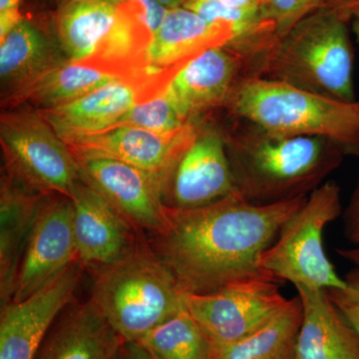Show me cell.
I'll return each mask as SVG.
<instances>
[{
    "label": "cell",
    "instance_id": "32",
    "mask_svg": "<svg viewBox=\"0 0 359 359\" xmlns=\"http://www.w3.org/2000/svg\"><path fill=\"white\" fill-rule=\"evenodd\" d=\"M323 7L339 13L349 23L354 18H359V0H325Z\"/></svg>",
    "mask_w": 359,
    "mask_h": 359
},
{
    "label": "cell",
    "instance_id": "13",
    "mask_svg": "<svg viewBox=\"0 0 359 359\" xmlns=\"http://www.w3.org/2000/svg\"><path fill=\"white\" fill-rule=\"evenodd\" d=\"M172 74L147 72L105 85L77 100L36 112L63 141L114 128L137 104L154 98L167 88Z\"/></svg>",
    "mask_w": 359,
    "mask_h": 359
},
{
    "label": "cell",
    "instance_id": "6",
    "mask_svg": "<svg viewBox=\"0 0 359 359\" xmlns=\"http://www.w3.org/2000/svg\"><path fill=\"white\" fill-rule=\"evenodd\" d=\"M55 39L68 60L126 76L144 70L152 34L138 18L108 0H60Z\"/></svg>",
    "mask_w": 359,
    "mask_h": 359
},
{
    "label": "cell",
    "instance_id": "11",
    "mask_svg": "<svg viewBox=\"0 0 359 359\" xmlns=\"http://www.w3.org/2000/svg\"><path fill=\"white\" fill-rule=\"evenodd\" d=\"M76 160L80 180L102 196L139 233L151 235L166 224L168 208L163 200L166 180L117 160Z\"/></svg>",
    "mask_w": 359,
    "mask_h": 359
},
{
    "label": "cell",
    "instance_id": "17",
    "mask_svg": "<svg viewBox=\"0 0 359 359\" xmlns=\"http://www.w3.org/2000/svg\"><path fill=\"white\" fill-rule=\"evenodd\" d=\"M73 230L78 259L92 271L111 266L139 245V233L81 180L73 188Z\"/></svg>",
    "mask_w": 359,
    "mask_h": 359
},
{
    "label": "cell",
    "instance_id": "21",
    "mask_svg": "<svg viewBox=\"0 0 359 359\" xmlns=\"http://www.w3.org/2000/svg\"><path fill=\"white\" fill-rule=\"evenodd\" d=\"M45 196L4 172L0 183V302L13 299L26 243Z\"/></svg>",
    "mask_w": 359,
    "mask_h": 359
},
{
    "label": "cell",
    "instance_id": "30",
    "mask_svg": "<svg viewBox=\"0 0 359 359\" xmlns=\"http://www.w3.org/2000/svg\"><path fill=\"white\" fill-rule=\"evenodd\" d=\"M344 236L349 243L359 245V179L344 212Z\"/></svg>",
    "mask_w": 359,
    "mask_h": 359
},
{
    "label": "cell",
    "instance_id": "26",
    "mask_svg": "<svg viewBox=\"0 0 359 359\" xmlns=\"http://www.w3.org/2000/svg\"><path fill=\"white\" fill-rule=\"evenodd\" d=\"M190 121L192 120L186 119L180 113L164 90L154 98L134 106L115 127H136L154 133L170 134L179 131Z\"/></svg>",
    "mask_w": 359,
    "mask_h": 359
},
{
    "label": "cell",
    "instance_id": "7",
    "mask_svg": "<svg viewBox=\"0 0 359 359\" xmlns=\"http://www.w3.org/2000/svg\"><path fill=\"white\" fill-rule=\"evenodd\" d=\"M341 214L340 187L328 180L283 224L275 242L262 255V271L276 282H290L294 287L316 290L346 287V280L337 273L323 245L325 228Z\"/></svg>",
    "mask_w": 359,
    "mask_h": 359
},
{
    "label": "cell",
    "instance_id": "36",
    "mask_svg": "<svg viewBox=\"0 0 359 359\" xmlns=\"http://www.w3.org/2000/svg\"><path fill=\"white\" fill-rule=\"evenodd\" d=\"M163 6L167 9L176 8V7L183 6L187 0H158Z\"/></svg>",
    "mask_w": 359,
    "mask_h": 359
},
{
    "label": "cell",
    "instance_id": "3",
    "mask_svg": "<svg viewBox=\"0 0 359 359\" xmlns=\"http://www.w3.org/2000/svg\"><path fill=\"white\" fill-rule=\"evenodd\" d=\"M348 25L332 9H318L257 52L252 75L347 102L355 101Z\"/></svg>",
    "mask_w": 359,
    "mask_h": 359
},
{
    "label": "cell",
    "instance_id": "28",
    "mask_svg": "<svg viewBox=\"0 0 359 359\" xmlns=\"http://www.w3.org/2000/svg\"><path fill=\"white\" fill-rule=\"evenodd\" d=\"M344 280L346 287L325 290L359 337V269L354 268Z\"/></svg>",
    "mask_w": 359,
    "mask_h": 359
},
{
    "label": "cell",
    "instance_id": "16",
    "mask_svg": "<svg viewBox=\"0 0 359 359\" xmlns=\"http://www.w3.org/2000/svg\"><path fill=\"white\" fill-rule=\"evenodd\" d=\"M202 118L179 131L159 134L136 127H115L90 136L66 141L75 157L104 158L126 163L166 180L195 140Z\"/></svg>",
    "mask_w": 359,
    "mask_h": 359
},
{
    "label": "cell",
    "instance_id": "37",
    "mask_svg": "<svg viewBox=\"0 0 359 359\" xmlns=\"http://www.w3.org/2000/svg\"><path fill=\"white\" fill-rule=\"evenodd\" d=\"M351 30H353L354 36L358 40L359 44V18H354L351 21Z\"/></svg>",
    "mask_w": 359,
    "mask_h": 359
},
{
    "label": "cell",
    "instance_id": "8",
    "mask_svg": "<svg viewBox=\"0 0 359 359\" xmlns=\"http://www.w3.org/2000/svg\"><path fill=\"white\" fill-rule=\"evenodd\" d=\"M4 172L43 196L70 198L80 180L74 154L36 111L6 110L0 116Z\"/></svg>",
    "mask_w": 359,
    "mask_h": 359
},
{
    "label": "cell",
    "instance_id": "12",
    "mask_svg": "<svg viewBox=\"0 0 359 359\" xmlns=\"http://www.w3.org/2000/svg\"><path fill=\"white\" fill-rule=\"evenodd\" d=\"M238 193L218 123L202 118L199 131L168 179L163 200L171 209H195Z\"/></svg>",
    "mask_w": 359,
    "mask_h": 359
},
{
    "label": "cell",
    "instance_id": "35",
    "mask_svg": "<svg viewBox=\"0 0 359 359\" xmlns=\"http://www.w3.org/2000/svg\"><path fill=\"white\" fill-rule=\"evenodd\" d=\"M337 252L342 259L353 264L354 268L359 269V245L349 249H337Z\"/></svg>",
    "mask_w": 359,
    "mask_h": 359
},
{
    "label": "cell",
    "instance_id": "14",
    "mask_svg": "<svg viewBox=\"0 0 359 359\" xmlns=\"http://www.w3.org/2000/svg\"><path fill=\"white\" fill-rule=\"evenodd\" d=\"M78 259L72 201L45 196L21 257L11 301L30 297Z\"/></svg>",
    "mask_w": 359,
    "mask_h": 359
},
{
    "label": "cell",
    "instance_id": "19",
    "mask_svg": "<svg viewBox=\"0 0 359 359\" xmlns=\"http://www.w3.org/2000/svg\"><path fill=\"white\" fill-rule=\"evenodd\" d=\"M124 344L90 297L74 299L53 323L34 359H119Z\"/></svg>",
    "mask_w": 359,
    "mask_h": 359
},
{
    "label": "cell",
    "instance_id": "34",
    "mask_svg": "<svg viewBox=\"0 0 359 359\" xmlns=\"http://www.w3.org/2000/svg\"><path fill=\"white\" fill-rule=\"evenodd\" d=\"M119 359H160L137 342H125Z\"/></svg>",
    "mask_w": 359,
    "mask_h": 359
},
{
    "label": "cell",
    "instance_id": "15",
    "mask_svg": "<svg viewBox=\"0 0 359 359\" xmlns=\"http://www.w3.org/2000/svg\"><path fill=\"white\" fill-rule=\"evenodd\" d=\"M84 269L78 259L30 297L1 306L0 359H34L53 323L74 301Z\"/></svg>",
    "mask_w": 359,
    "mask_h": 359
},
{
    "label": "cell",
    "instance_id": "20",
    "mask_svg": "<svg viewBox=\"0 0 359 359\" xmlns=\"http://www.w3.org/2000/svg\"><path fill=\"white\" fill-rule=\"evenodd\" d=\"M302 318L295 359H359V337L325 290L295 287Z\"/></svg>",
    "mask_w": 359,
    "mask_h": 359
},
{
    "label": "cell",
    "instance_id": "10",
    "mask_svg": "<svg viewBox=\"0 0 359 359\" xmlns=\"http://www.w3.org/2000/svg\"><path fill=\"white\" fill-rule=\"evenodd\" d=\"M254 52L243 41L215 47L192 59L168 85V95L188 120L226 108L236 90L252 77Z\"/></svg>",
    "mask_w": 359,
    "mask_h": 359
},
{
    "label": "cell",
    "instance_id": "33",
    "mask_svg": "<svg viewBox=\"0 0 359 359\" xmlns=\"http://www.w3.org/2000/svg\"><path fill=\"white\" fill-rule=\"evenodd\" d=\"M219 1L229 8L263 15L264 20V9L268 4V0H219Z\"/></svg>",
    "mask_w": 359,
    "mask_h": 359
},
{
    "label": "cell",
    "instance_id": "22",
    "mask_svg": "<svg viewBox=\"0 0 359 359\" xmlns=\"http://www.w3.org/2000/svg\"><path fill=\"white\" fill-rule=\"evenodd\" d=\"M67 60L56 39L23 18L0 39L2 100Z\"/></svg>",
    "mask_w": 359,
    "mask_h": 359
},
{
    "label": "cell",
    "instance_id": "5",
    "mask_svg": "<svg viewBox=\"0 0 359 359\" xmlns=\"http://www.w3.org/2000/svg\"><path fill=\"white\" fill-rule=\"evenodd\" d=\"M93 271L90 299L125 342L139 341L184 309V292L147 243Z\"/></svg>",
    "mask_w": 359,
    "mask_h": 359
},
{
    "label": "cell",
    "instance_id": "23",
    "mask_svg": "<svg viewBox=\"0 0 359 359\" xmlns=\"http://www.w3.org/2000/svg\"><path fill=\"white\" fill-rule=\"evenodd\" d=\"M138 75L126 76L67 60L43 73L1 102L8 110L21 109L25 106L35 108V111L51 109L73 102L105 85Z\"/></svg>",
    "mask_w": 359,
    "mask_h": 359
},
{
    "label": "cell",
    "instance_id": "24",
    "mask_svg": "<svg viewBox=\"0 0 359 359\" xmlns=\"http://www.w3.org/2000/svg\"><path fill=\"white\" fill-rule=\"evenodd\" d=\"M302 318V302L297 295L275 318L250 334L229 344H211L209 359H295Z\"/></svg>",
    "mask_w": 359,
    "mask_h": 359
},
{
    "label": "cell",
    "instance_id": "27",
    "mask_svg": "<svg viewBox=\"0 0 359 359\" xmlns=\"http://www.w3.org/2000/svg\"><path fill=\"white\" fill-rule=\"evenodd\" d=\"M325 0H268L266 25L276 39L290 32L297 22L321 8Z\"/></svg>",
    "mask_w": 359,
    "mask_h": 359
},
{
    "label": "cell",
    "instance_id": "9",
    "mask_svg": "<svg viewBox=\"0 0 359 359\" xmlns=\"http://www.w3.org/2000/svg\"><path fill=\"white\" fill-rule=\"evenodd\" d=\"M184 306L212 344L235 341L263 327L285 306L278 282L266 276L233 282L205 294H184Z\"/></svg>",
    "mask_w": 359,
    "mask_h": 359
},
{
    "label": "cell",
    "instance_id": "1",
    "mask_svg": "<svg viewBox=\"0 0 359 359\" xmlns=\"http://www.w3.org/2000/svg\"><path fill=\"white\" fill-rule=\"evenodd\" d=\"M306 199L257 205L236 193L195 209L167 207L166 224L149 235L147 245L182 292L210 294L245 278L269 276L259 266L262 255Z\"/></svg>",
    "mask_w": 359,
    "mask_h": 359
},
{
    "label": "cell",
    "instance_id": "29",
    "mask_svg": "<svg viewBox=\"0 0 359 359\" xmlns=\"http://www.w3.org/2000/svg\"><path fill=\"white\" fill-rule=\"evenodd\" d=\"M108 1L138 18L152 35L159 27L167 13L166 7L163 6L158 0H108Z\"/></svg>",
    "mask_w": 359,
    "mask_h": 359
},
{
    "label": "cell",
    "instance_id": "18",
    "mask_svg": "<svg viewBox=\"0 0 359 359\" xmlns=\"http://www.w3.org/2000/svg\"><path fill=\"white\" fill-rule=\"evenodd\" d=\"M238 37L231 26L209 22L186 7L167 9L146 49L144 66L155 73H176L203 52Z\"/></svg>",
    "mask_w": 359,
    "mask_h": 359
},
{
    "label": "cell",
    "instance_id": "2",
    "mask_svg": "<svg viewBox=\"0 0 359 359\" xmlns=\"http://www.w3.org/2000/svg\"><path fill=\"white\" fill-rule=\"evenodd\" d=\"M228 117L230 122L218 126L238 193L250 204L309 197L346 157L321 137L285 136Z\"/></svg>",
    "mask_w": 359,
    "mask_h": 359
},
{
    "label": "cell",
    "instance_id": "4",
    "mask_svg": "<svg viewBox=\"0 0 359 359\" xmlns=\"http://www.w3.org/2000/svg\"><path fill=\"white\" fill-rule=\"evenodd\" d=\"M224 110L273 133L321 137L344 156H359V101L339 100L283 82L250 77Z\"/></svg>",
    "mask_w": 359,
    "mask_h": 359
},
{
    "label": "cell",
    "instance_id": "25",
    "mask_svg": "<svg viewBox=\"0 0 359 359\" xmlns=\"http://www.w3.org/2000/svg\"><path fill=\"white\" fill-rule=\"evenodd\" d=\"M137 344L160 359H209L211 351V341L185 306Z\"/></svg>",
    "mask_w": 359,
    "mask_h": 359
},
{
    "label": "cell",
    "instance_id": "31",
    "mask_svg": "<svg viewBox=\"0 0 359 359\" xmlns=\"http://www.w3.org/2000/svg\"><path fill=\"white\" fill-rule=\"evenodd\" d=\"M20 6L21 0H0V39L23 20Z\"/></svg>",
    "mask_w": 359,
    "mask_h": 359
}]
</instances>
